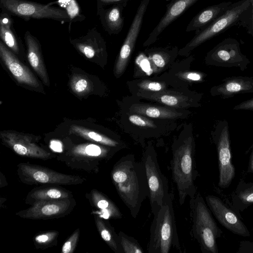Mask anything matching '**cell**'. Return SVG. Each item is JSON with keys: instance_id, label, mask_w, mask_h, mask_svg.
I'll return each instance as SVG.
<instances>
[{"instance_id": "cell-1", "label": "cell", "mask_w": 253, "mask_h": 253, "mask_svg": "<svg viewBox=\"0 0 253 253\" xmlns=\"http://www.w3.org/2000/svg\"><path fill=\"white\" fill-rule=\"evenodd\" d=\"M111 178L120 198L136 218L149 194L143 163L132 155L123 157L114 165Z\"/></svg>"}, {"instance_id": "cell-2", "label": "cell", "mask_w": 253, "mask_h": 253, "mask_svg": "<svg viewBox=\"0 0 253 253\" xmlns=\"http://www.w3.org/2000/svg\"><path fill=\"white\" fill-rule=\"evenodd\" d=\"M194 154L195 143L191 136L179 141L173 148L170 161L171 175L180 206L184 204L187 198H193L197 194L195 181L198 171Z\"/></svg>"}, {"instance_id": "cell-3", "label": "cell", "mask_w": 253, "mask_h": 253, "mask_svg": "<svg viewBox=\"0 0 253 253\" xmlns=\"http://www.w3.org/2000/svg\"><path fill=\"white\" fill-rule=\"evenodd\" d=\"M173 198V194L170 193L159 211L153 215L147 247L149 253H169L171 249L181 250Z\"/></svg>"}, {"instance_id": "cell-4", "label": "cell", "mask_w": 253, "mask_h": 253, "mask_svg": "<svg viewBox=\"0 0 253 253\" xmlns=\"http://www.w3.org/2000/svg\"><path fill=\"white\" fill-rule=\"evenodd\" d=\"M191 231L203 253H218L216 239L223 233L213 219L210 210L200 193L190 199Z\"/></svg>"}, {"instance_id": "cell-5", "label": "cell", "mask_w": 253, "mask_h": 253, "mask_svg": "<svg viewBox=\"0 0 253 253\" xmlns=\"http://www.w3.org/2000/svg\"><path fill=\"white\" fill-rule=\"evenodd\" d=\"M98 144L84 143L73 145L63 149L57 155V160L74 169L97 173L101 165L107 162L118 150Z\"/></svg>"}, {"instance_id": "cell-6", "label": "cell", "mask_w": 253, "mask_h": 253, "mask_svg": "<svg viewBox=\"0 0 253 253\" xmlns=\"http://www.w3.org/2000/svg\"><path fill=\"white\" fill-rule=\"evenodd\" d=\"M251 9V0H239L233 3L219 17L202 29L196 31L194 37L182 48L180 53L187 54L212 38L237 24L245 17Z\"/></svg>"}, {"instance_id": "cell-7", "label": "cell", "mask_w": 253, "mask_h": 253, "mask_svg": "<svg viewBox=\"0 0 253 253\" xmlns=\"http://www.w3.org/2000/svg\"><path fill=\"white\" fill-rule=\"evenodd\" d=\"M17 174L21 182L29 185H76L82 184L86 180L79 175L59 172L29 162L18 164Z\"/></svg>"}, {"instance_id": "cell-8", "label": "cell", "mask_w": 253, "mask_h": 253, "mask_svg": "<svg viewBox=\"0 0 253 253\" xmlns=\"http://www.w3.org/2000/svg\"><path fill=\"white\" fill-rule=\"evenodd\" d=\"M141 161L146 171L151 211L154 215L169 195V181L162 172L156 153L152 148L146 150Z\"/></svg>"}, {"instance_id": "cell-9", "label": "cell", "mask_w": 253, "mask_h": 253, "mask_svg": "<svg viewBox=\"0 0 253 253\" xmlns=\"http://www.w3.org/2000/svg\"><path fill=\"white\" fill-rule=\"evenodd\" d=\"M52 3L45 4L26 0H0L2 11L27 20L51 19L61 22L71 21L64 9L53 6Z\"/></svg>"}, {"instance_id": "cell-10", "label": "cell", "mask_w": 253, "mask_h": 253, "mask_svg": "<svg viewBox=\"0 0 253 253\" xmlns=\"http://www.w3.org/2000/svg\"><path fill=\"white\" fill-rule=\"evenodd\" d=\"M216 146L219 169L218 185L222 188L230 186L235 175V169L232 162L229 127L226 120L217 122L212 132Z\"/></svg>"}, {"instance_id": "cell-11", "label": "cell", "mask_w": 253, "mask_h": 253, "mask_svg": "<svg viewBox=\"0 0 253 253\" xmlns=\"http://www.w3.org/2000/svg\"><path fill=\"white\" fill-rule=\"evenodd\" d=\"M0 136L4 145L20 156L43 161L57 157L56 154L38 144L39 137L9 130L1 131Z\"/></svg>"}, {"instance_id": "cell-12", "label": "cell", "mask_w": 253, "mask_h": 253, "mask_svg": "<svg viewBox=\"0 0 253 253\" xmlns=\"http://www.w3.org/2000/svg\"><path fill=\"white\" fill-rule=\"evenodd\" d=\"M207 63L222 67H238L244 71L250 63L249 58L241 52L239 42L228 38L220 42L207 54Z\"/></svg>"}, {"instance_id": "cell-13", "label": "cell", "mask_w": 253, "mask_h": 253, "mask_svg": "<svg viewBox=\"0 0 253 253\" xmlns=\"http://www.w3.org/2000/svg\"><path fill=\"white\" fill-rule=\"evenodd\" d=\"M76 205L74 197L42 201L35 203L28 209L15 213L23 218L47 220L65 217L70 214Z\"/></svg>"}, {"instance_id": "cell-14", "label": "cell", "mask_w": 253, "mask_h": 253, "mask_svg": "<svg viewBox=\"0 0 253 253\" xmlns=\"http://www.w3.org/2000/svg\"><path fill=\"white\" fill-rule=\"evenodd\" d=\"M206 202L211 212L218 222L232 233L244 237L250 236V232L241 219L239 211L226 204L219 197L209 195Z\"/></svg>"}, {"instance_id": "cell-15", "label": "cell", "mask_w": 253, "mask_h": 253, "mask_svg": "<svg viewBox=\"0 0 253 253\" xmlns=\"http://www.w3.org/2000/svg\"><path fill=\"white\" fill-rule=\"evenodd\" d=\"M149 1L150 0H141L136 10L116 62L115 73L117 77L121 75L126 68L140 33Z\"/></svg>"}, {"instance_id": "cell-16", "label": "cell", "mask_w": 253, "mask_h": 253, "mask_svg": "<svg viewBox=\"0 0 253 253\" xmlns=\"http://www.w3.org/2000/svg\"><path fill=\"white\" fill-rule=\"evenodd\" d=\"M0 57L12 77L20 84L43 92L41 84L29 68L1 41Z\"/></svg>"}, {"instance_id": "cell-17", "label": "cell", "mask_w": 253, "mask_h": 253, "mask_svg": "<svg viewBox=\"0 0 253 253\" xmlns=\"http://www.w3.org/2000/svg\"><path fill=\"white\" fill-rule=\"evenodd\" d=\"M70 41L80 53L90 60H95L106 54L105 41L95 27L84 36L75 39L70 38Z\"/></svg>"}, {"instance_id": "cell-18", "label": "cell", "mask_w": 253, "mask_h": 253, "mask_svg": "<svg viewBox=\"0 0 253 253\" xmlns=\"http://www.w3.org/2000/svg\"><path fill=\"white\" fill-rule=\"evenodd\" d=\"M198 0H172L167 5L166 13L150 33L144 45H148L155 42L159 35L171 23Z\"/></svg>"}, {"instance_id": "cell-19", "label": "cell", "mask_w": 253, "mask_h": 253, "mask_svg": "<svg viewBox=\"0 0 253 253\" xmlns=\"http://www.w3.org/2000/svg\"><path fill=\"white\" fill-rule=\"evenodd\" d=\"M253 92V78L248 76H233L222 80V83L213 86L212 96H220L222 99L233 97L236 94Z\"/></svg>"}, {"instance_id": "cell-20", "label": "cell", "mask_w": 253, "mask_h": 253, "mask_svg": "<svg viewBox=\"0 0 253 253\" xmlns=\"http://www.w3.org/2000/svg\"><path fill=\"white\" fill-rule=\"evenodd\" d=\"M24 40L27 47V57L30 65L44 85L49 86L50 84L49 78L42 54L39 40L29 31L25 32Z\"/></svg>"}, {"instance_id": "cell-21", "label": "cell", "mask_w": 253, "mask_h": 253, "mask_svg": "<svg viewBox=\"0 0 253 253\" xmlns=\"http://www.w3.org/2000/svg\"><path fill=\"white\" fill-rule=\"evenodd\" d=\"M88 200L93 209V214L106 219H120L123 214L118 206L106 195L97 189H92L86 193Z\"/></svg>"}, {"instance_id": "cell-22", "label": "cell", "mask_w": 253, "mask_h": 253, "mask_svg": "<svg viewBox=\"0 0 253 253\" xmlns=\"http://www.w3.org/2000/svg\"><path fill=\"white\" fill-rule=\"evenodd\" d=\"M138 95L147 99L154 100L169 106L184 108L189 106H198L200 105L197 101L183 95L179 93L165 90L159 91H150L140 90Z\"/></svg>"}, {"instance_id": "cell-23", "label": "cell", "mask_w": 253, "mask_h": 253, "mask_svg": "<svg viewBox=\"0 0 253 253\" xmlns=\"http://www.w3.org/2000/svg\"><path fill=\"white\" fill-rule=\"evenodd\" d=\"M126 5L125 4H117L108 8L97 9L102 26L110 35L118 34L122 31L124 25L123 11Z\"/></svg>"}, {"instance_id": "cell-24", "label": "cell", "mask_w": 253, "mask_h": 253, "mask_svg": "<svg viewBox=\"0 0 253 253\" xmlns=\"http://www.w3.org/2000/svg\"><path fill=\"white\" fill-rule=\"evenodd\" d=\"M232 4L231 1H226L206 7L192 19L186 31H198L206 27L222 15Z\"/></svg>"}, {"instance_id": "cell-25", "label": "cell", "mask_w": 253, "mask_h": 253, "mask_svg": "<svg viewBox=\"0 0 253 253\" xmlns=\"http://www.w3.org/2000/svg\"><path fill=\"white\" fill-rule=\"evenodd\" d=\"M59 186L49 185L47 186L35 187L27 194L25 199V203L31 206L35 203L39 201L74 197L71 191Z\"/></svg>"}, {"instance_id": "cell-26", "label": "cell", "mask_w": 253, "mask_h": 253, "mask_svg": "<svg viewBox=\"0 0 253 253\" xmlns=\"http://www.w3.org/2000/svg\"><path fill=\"white\" fill-rule=\"evenodd\" d=\"M232 207L238 211H243L253 204V183L240 179L232 195Z\"/></svg>"}, {"instance_id": "cell-27", "label": "cell", "mask_w": 253, "mask_h": 253, "mask_svg": "<svg viewBox=\"0 0 253 253\" xmlns=\"http://www.w3.org/2000/svg\"><path fill=\"white\" fill-rule=\"evenodd\" d=\"M129 111L148 117L158 119H175L183 115L181 112L173 109L149 104H133L130 106Z\"/></svg>"}, {"instance_id": "cell-28", "label": "cell", "mask_w": 253, "mask_h": 253, "mask_svg": "<svg viewBox=\"0 0 253 253\" xmlns=\"http://www.w3.org/2000/svg\"><path fill=\"white\" fill-rule=\"evenodd\" d=\"M95 225L102 239L115 253H123L121 248L119 235L114 228L107 220L97 214H94Z\"/></svg>"}, {"instance_id": "cell-29", "label": "cell", "mask_w": 253, "mask_h": 253, "mask_svg": "<svg viewBox=\"0 0 253 253\" xmlns=\"http://www.w3.org/2000/svg\"><path fill=\"white\" fill-rule=\"evenodd\" d=\"M71 132L76 134L87 140L95 142L99 144L118 149L119 143L105 135L99 133L86 129L83 127L74 126L71 127Z\"/></svg>"}, {"instance_id": "cell-30", "label": "cell", "mask_w": 253, "mask_h": 253, "mask_svg": "<svg viewBox=\"0 0 253 253\" xmlns=\"http://www.w3.org/2000/svg\"><path fill=\"white\" fill-rule=\"evenodd\" d=\"M12 28V26L0 25L1 41L16 56L23 57L24 51L22 43Z\"/></svg>"}, {"instance_id": "cell-31", "label": "cell", "mask_w": 253, "mask_h": 253, "mask_svg": "<svg viewBox=\"0 0 253 253\" xmlns=\"http://www.w3.org/2000/svg\"><path fill=\"white\" fill-rule=\"evenodd\" d=\"M59 232L50 230L40 232L33 238V243L37 249L45 250L56 246Z\"/></svg>"}, {"instance_id": "cell-32", "label": "cell", "mask_w": 253, "mask_h": 253, "mask_svg": "<svg viewBox=\"0 0 253 253\" xmlns=\"http://www.w3.org/2000/svg\"><path fill=\"white\" fill-rule=\"evenodd\" d=\"M119 242L123 253H143L144 250L138 241L122 231L118 233Z\"/></svg>"}, {"instance_id": "cell-33", "label": "cell", "mask_w": 253, "mask_h": 253, "mask_svg": "<svg viewBox=\"0 0 253 253\" xmlns=\"http://www.w3.org/2000/svg\"><path fill=\"white\" fill-rule=\"evenodd\" d=\"M72 90L76 94L83 96L91 91V84L86 77L81 75L74 76L70 82Z\"/></svg>"}, {"instance_id": "cell-34", "label": "cell", "mask_w": 253, "mask_h": 253, "mask_svg": "<svg viewBox=\"0 0 253 253\" xmlns=\"http://www.w3.org/2000/svg\"><path fill=\"white\" fill-rule=\"evenodd\" d=\"M169 52L166 49H159L149 52V58L150 62L159 68L164 67L168 58L169 57Z\"/></svg>"}, {"instance_id": "cell-35", "label": "cell", "mask_w": 253, "mask_h": 253, "mask_svg": "<svg viewBox=\"0 0 253 253\" xmlns=\"http://www.w3.org/2000/svg\"><path fill=\"white\" fill-rule=\"evenodd\" d=\"M56 2L67 12L71 21H75L78 20L77 18L79 16H82L80 14V8L75 0H58Z\"/></svg>"}, {"instance_id": "cell-36", "label": "cell", "mask_w": 253, "mask_h": 253, "mask_svg": "<svg viewBox=\"0 0 253 253\" xmlns=\"http://www.w3.org/2000/svg\"><path fill=\"white\" fill-rule=\"evenodd\" d=\"M80 235V229H77L64 242L61 248L62 253H73L76 248Z\"/></svg>"}, {"instance_id": "cell-37", "label": "cell", "mask_w": 253, "mask_h": 253, "mask_svg": "<svg viewBox=\"0 0 253 253\" xmlns=\"http://www.w3.org/2000/svg\"><path fill=\"white\" fill-rule=\"evenodd\" d=\"M129 121L138 126L149 127H155L154 122L145 117V116L139 115V114H132L129 116Z\"/></svg>"}, {"instance_id": "cell-38", "label": "cell", "mask_w": 253, "mask_h": 253, "mask_svg": "<svg viewBox=\"0 0 253 253\" xmlns=\"http://www.w3.org/2000/svg\"><path fill=\"white\" fill-rule=\"evenodd\" d=\"M141 89L150 91H159L165 90V85L161 83L151 81H143L138 84Z\"/></svg>"}, {"instance_id": "cell-39", "label": "cell", "mask_w": 253, "mask_h": 253, "mask_svg": "<svg viewBox=\"0 0 253 253\" xmlns=\"http://www.w3.org/2000/svg\"><path fill=\"white\" fill-rule=\"evenodd\" d=\"M238 253H253V242L241 241L240 242Z\"/></svg>"}, {"instance_id": "cell-40", "label": "cell", "mask_w": 253, "mask_h": 253, "mask_svg": "<svg viewBox=\"0 0 253 253\" xmlns=\"http://www.w3.org/2000/svg\"><path fill=\"white\" fill-rule=\"evenodd\" d=\"M233 109L235 110H249L253 111V97L236 105L233 107Z\"/></svg>"}, {"instance_id": "cell-41", "label": "cell", "mask_w": 253, "mask_h": 253, "mask_svg": "<svg viewBox=\"0 0 253 253\" xmlns=\"http://www.w3.org/2000/svg\"><path fill=\"white\" fill-rule=\"evenodd\" d=\"M129 0H97L98 8L104 7L105 6L110 4H127Z\"/></svg>"}, {"instance_id": "cell-42", "label": "cell", "mask_w": 253, "mask_h": 253, "mask_svg": "<svg viewBox=\"0 0 253 253\" xmlns=\"http://www.w3.org/2000/svg\"><path fill=\"white\" fill-rule=\"evenodd\" d=\"M10 14L2 11L0 14V25L4 26H13V21Z\"/></svg>"}, {"instance_id": "cell-43", "label": "cell", "mask_w": 253, "mask_h": 253, "mask_svg": "<svg viewBox=\"0 0 253 253\" xmlns=\"http://www.w3.org/2000/svg\"><path fill=\"white\" fill-rule=\"evenodd\" d=\"M137 60L139 61V65L145 72L148 73L150 70V63L145 56L140 55Z\"/></svg>"}, {"instance_id": "cell-44", "label": "cell", "mask_w": 253, "mask_h": 253, "mask_svg": "<svg viewBox=\"0 0 253 253\" xmlns=\"http://www.w3.org/2000/svg\"><path fill=\"white\" fill-rule=\"evenodd\" d=\"M186 77L191 81H201L203 80L204 76L201 73L191 72L187 73Z\"/></svg>"}, {"instance_id": "cell-45", "label": "cell", "mask_w": 253, "mask_h": 253, "mask_svg": "<svg viewBox=\"0 0 253 253\" xmlns=\"http://www.w3.org/2000/svg\"><path fill=\"white\" fill-rule=\"evenodd\" d=\"M251 153L249 158V161L247 168V172L253 173V143L251 147Z\"/></svg>"}, {"instance_id": "cell-46", "label": "cell", "mask_w": 253, "mask_h": 253, "mask_svg": "<svg viewBox=\"0 0 253 253\" xmlns=\"http://www.w3.org/2000/svg\"><path fill=\"white\" fill-rule=\"evenodd\" d=\"M251 32L252 33L253 37V13L251 12Z\"/></svg>"}, {"instance_id": "cell-47", "label": "cell", "mask_w": 253, "mask_h": 253, "mask_svg": "<svg viewBox=\"0 0 253 253\" xmlns=\"http://www.w3.org/2000/svg\"><path fill=\"white\" fill-rule=\"evenodd\" d=\"M251 12L253 13V0H251Z\"/></svg>"}]
</instances>
